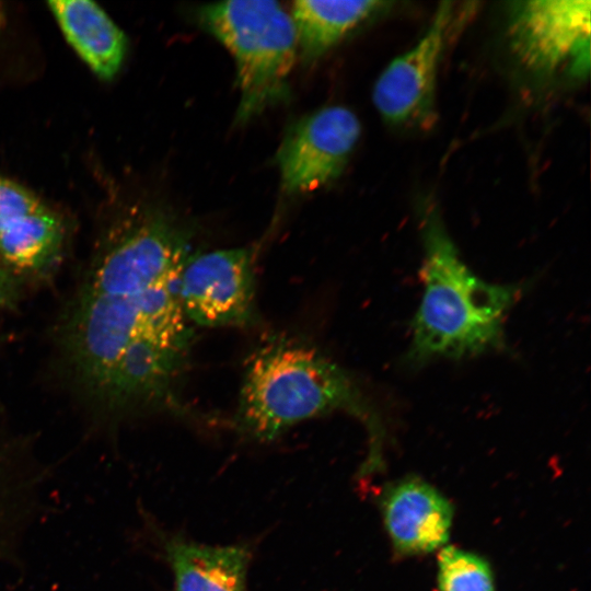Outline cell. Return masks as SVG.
<instances>
[{"instance_id": "cell-1", "label": "cell", "mask_w": 591, "mask_h": 591, "mask_svg": "<svg viewBox=\"0 0 591 591\" xmlns=\"http://www.w3.org/2000/svg\"><path fill=\"white\" fill-rule=\"evenodd\" d=\"M336 412L356 418L367 430L369 453L362 474L380 468L387 429L379 405L345 368L320 350L273 339L247 362L234 424L242 434L269 442L299 422Z\"/></svg>"}, {"instance_id": "cell-2", "label": "cell", "mask_w": 591, "mask_h": 591, "mask_svg": "<svg viewBox=\"0 0 591 591\" xmlns=\"http://www.w3.org/2000/svg\"><path fill=\"white\" fill-rule=\"evenodd\" d=\"M424 291L410 324L406 361L463 359L506 348L507 317L522 283H494L477 276L433 215L421 225Z\"/></svg>"}, {"instance_id": "cell-3", "label": "cell", "mask_w": 591, "mask_h": 591, "mask_svg": "<svg viewBox=\"0 0 591 591\" xmlns=\"http://www.w3.org/2000/svg\"><path fill=\"white\" fill-rule=\"evenodd\" d=\"M181 271L143 274L85 291L70 326L69 345L83 382L101 395L128 350L157 348L189 355L193 329L178 299Z\"/></svg>"}, {"instance_id": "cell-4", "label": "cell", "mask_w": 591, "mask_h": 591, "mask_svg": "<svg viewBox=\"0 0 591 591\" xmlns=\"http://www.w3.org/2000/svg\"><path fill=\"white\" fill-rule=\"evenodd\" d=\"M201 25L232 55L244 124L289 95L298 44L290 14L277 1L231 0L198 9Z\"/></svg>"}, {"instance_id": "cell-5", "label": "cell", "mask_w": 591, "mask_h": 591, "mask_svg": "<svg viewBox=\"0 0 591 591\" xmlns=\"http://www.w3.org/2000/svg\"><path fill=\"white\" fill-rule=\"evenodd\" d=\"M589 0L513 1L507 36L512 55L540 77L584 78L590 69Z\"/></svg>"}, {"instance_id": "cell-6", "label": "cell", "mask_w": 591, "mask_h": 591, "mask_svg": "<svg viewBox=\"0 0 591 591\" xmlns=\"http://www.w3.org/2000/svg\"><path fill=\"white\" fill-rule=\"evenodd\" d=\"M251 247L190 254L178 278V299L189 324L243 327L257 318Z\"/></svg>"}, {"instance_id": "cell-7", "label": "cell", "mask_w": 591, "mask_h": 591, "mask_svg": "<svg viewBox=\"0 0 591 591\" xmlns=\"http://www.w3.org/2000/svg\"><path fill=\"white\" fill-rule=\"evenodd\" d=\"M454 18L453 3L441 2L418 42L379 76L372 100L387 124L421 129L432 126L439 67Z\"/></svg>"}, {"instance_id": "cell-8", "label": "cell", "mask_w": 591, "mask_h": 591, "mask_svg": "<svg viewBox=\"0 0 591 591\" xmlns=\"http://www.w3.org/2000/svg\"><path fill=\"white\" fill-rule=\"evenodd\" d=\"M357 115L326 106L296 121L280 143L276 161L287 194L317 189L340 176L359 140Z\"/></svg>"}, {"instance_id": "cell-9", "label": "cell", "mask_w": 591, "mask_h": 591, "mask_svg": "<svg viewBox=\"0 0 591 591\" xmlns=\"http://www.w3.org/2000/svg\"><path fill=\"white\" fill-rule=\"evenodd\" d=\"M383 523L396 554L415 556L442 548L453 507L436 487L415 476L387 485L380 498Z\"/></svg>"}, {"instance_id": "cell-10", "label": "cell", "mask_w": 591, "mask_h": 591, "mask_svg": "<svg viewBox=\"0 0 591 591\" xmlns=\"http://www.w3.org/2000/svg\"><path fill=\"white\" fill-rule=\"evenodd\" d=\"M164 553L175 591H246L245 545L208 546L173 536L164 541Z\"/></svg>"}, {"instance_id": "cell-11", "label": "cell", "mask_w": 591, "mask_h": 591, "mask_svg": "<svg viewBox=\"0 0 591 591\" xmlns=\"http://www.w3.org/2000/svg\"><path fill=\"white\" fill-rule=\"evenodd\" d=\"M48 5L68 43L90 69L103 80L113 79L126 55L121 30L91 1H49Z\"/></svg>"}, {"instance_id": "cell-12", "label": "cell", "mask_w": 591, "mask_h": 591, "mask_svg": "<svg viewBox=\"0 0 591 591\" xmlns=\"http://www.w3.org/2000/svg\"><path fill=\"white\" fill-rule=\"evenodd\" d=\"M390 1L299 0L292 3L291 20L297 44L305 61H313L371 18L389 10Z\"/></svg>"}, {"instance_id": "cell-13", "label": "cell", "mask_w": 591, "mask_h": 591, "mask_svg": "<svg viewBox=\"0 0 591 591\" xmlns=\"http://www.w3.org/2000/svg\"><path fill=\"white\" fill-rule=\"evenodd\" d=\"M61 236L59 219L46 208L0 235V255L16 267L39 268L57 252Z\"/></svg>"}, {"instance_id": "cell-14", "label": "cell", "mask_w": 591, "mask_h": 591, "mask_svg": "<svg viewBox=\"0 0 591 591\" xmlns=\"http://www.w3.org/2000/svg\"><path fill=\"white\" fill-rule=\"evenodd\" d=\"M437 591H495L493 570L475 553L443 546L438 555Z\"/></svg>"}, {"instance_id": "cell-15", "label": "cell", "mask_w": 591, "mask_h": 591, "mask_svg": "<svg viewBox=\"0 0 591 591\" xmlns=\"http://www.w3.org/2000/svg\"><path fill=\"white\" fill-rule=\"evenodd\" d=\"M46 208L30 190L0 176V235Z\"/></svg>"}, {"instance_id": "cell-16", "label": "cell", "mask_w": 591, "mask_h": 591, "mask_svg": "<svg viewBox=\"0 0 591 591\" xmlns=\"http://www.w3.org/2000/svg\"><path fill=\"white\" fill-rule=\"evenodd\" d=\"M15 484L0 477V546L5 542L8 522L12 519L11 512L14 510L16 495L20 494Z\"/></svg>"}, {"instance_id": "cell-17", "label": "cell", "mask_w": 591, "mask_h": 591, "mask_svg": "<svg viewBox=\"0 0 591 591\" xmlns=\"http://www.w3.org/2000/svg\"><path fill=\"white\" fill-rule=\"evenodd\" d=\"M13 279L4 270L0 269V305L4 304L13 294Z\"/></svg>"}]
</instances>
